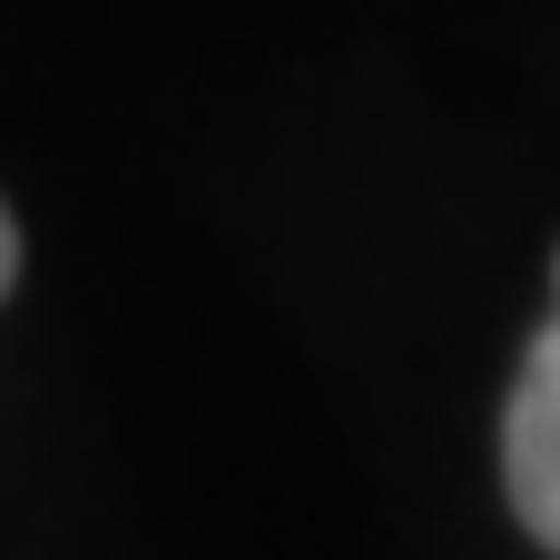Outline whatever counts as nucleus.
<instances>
[{
  "label": "nucleus",
  "mask_w": 560,
  "mask_h": 560,
  "mask_svg": "<svg viewBox=\"0 0 560 560\" xmlns=\"http://www.w3.org/2000/svg\"><path fill=\"white\" fill-rule=\"evenodd\" d=\"M10 276H20V236H10V217H0V295H10Z\"/></svg>",
  "instance_id": "f03ea898"
},
{
  "label": "nucleus",
  "mask_w": 560,
  "mask_h": 560,
  "mask_svg": "<svg viewBox=\"0 0 560 560\" xmlns=\"http://www.w3.org/2000/svg\"><path fill=\"white\" fill-rule=\"evenodd\" d=\"M502 482H512L522 532L560 560V305H551V325L532 335L512 413H502Z\"/></svg>",
  "instance_id": "f257e3e1"
}]
</instances>
